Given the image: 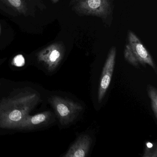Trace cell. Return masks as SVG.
<instances>
[{
	"mask_svg": "<svg viewBox=\"0 0 157 157\" xmlns=\"http://www.w3.org/2000/svg\"><path fill=\"white\" fill-rule=\"evenodd\" d=\"M40 99L38 93L26 90L1 100L0 128L17 129L21 121L36 107Z\"/></svg>",
	"mask_w": 157,
	"mask_h": 157,
	"instance_id": "6da1fadb",
	"label": "cell"
},
{
	"mask_svg": "<svg viewBox=\"0 0 157 157\" xmlns=\"http://www.w3.org/2000/svg\"><path fill=\"white\" fill-rule=\"evenodd\" d=\"M1 25H0V34H1Z\"/></svg>",
	"mask_w": 157,
	"mask_h": 157,
	"instance_id": "9a60e30c",
	"label": "cell"
},
{
	"mask_svg": "<svg viewBox=\"0 0 157 157\" xmlns=\"http://www.w3.org/2000/svg\"><path fill=\"white\" fill-rule=\"evenodd\" d=\"M65 53L63 44L54 43L40 51L37 54V59L48 71H53L61 63Z\"/></svg>",
	"mask_w": 157,
	"mask_h": 157,
	"instance_id": "277c9868",
	"label": "cell"
},
{
	"mask_svg": "<svg viewBox=\"0 0 157 157\" xmlns=\"http://www.w3.org/2000/svg\"><path fill=\"white\" fill-rule=\"evenodd\" d=\"M8 3L12 6L17 9L23 7L24 0H7Z\"/></svg>",
	"mask_w": 157,
	"mask_h": 157,
	"instance_id": "7c38bea8",
	"label": "cell"
},
{
	"mask_svg": "<svg viewBox=\"0 0 157 157\" xmlns=\"http://www.w3.org/2000/svg\"><path fill=\"white\" fill-rule=\"evenodd\" d=\"M112 0H71L72 11L80 16L99 17L106 21L113 13Z\"/></svg>",
	"mask_w": 157,
	"mask_h": 157,
	"instance_id": "7a4b0ae2",
	"label": "cell"
},
{
	"mask_svg": "<svg viewBox=\"0 0 157 157\" xmlns=\"http://www.w3.org/2000/svg\"><path fill=\"white\" fill-rule=\"evenodd\" d=\"M124 54L125 59L128 63L135 67L138 68L140 67V64L134 56L128 44H127L125 47Z\"/></svg>",
	"mask_w": 157,
	"mask_h": 157,
	"instance_id": "30bf717a",
	"label": "cell"
},
{
	"mask_svg": "<svg viewBox=\"0 0 157 157\" xmlns=\"http://www.w3.org/2000/svg\"><path fill=\"white\" fill-rule=\"evenodd\" d=\"M92 143V140L89 135L79 136L63 157H86L89 153Z\"/></svg>",
	"mask_w": 157,
	"mask_h": 157,
	"instance_id": "ba28073f",
	"label": "cell"
},
{
	"mask_svg": "<svg viewBox=\"0 0 157 157\" xmlns=\"http://www.w3.org/2000/svg\"><path fill=\"white\" fill-rule=\"evenodd\" d=\"M116 56V48L115 47H113L109 51L102 72L98 92V100L99 103L102 101L110 85L114 69Z\"/></svg>",
	"mask_w": 157,
	"mask_h": 157,
	"instance_id": "5b68a950",
	"label": "cell"
},
{
	"mask_svg": "<svg viewBox=\"0 0 157 157\" xmlns=\"http://www.w3.org/2000/svg\"><path fill=\"white\" fill-rule=\"evenodd\" d=\"M52 1L54 2H57L59 1V0H52Z\"/></svg>",
	"mask_w": 157,
	"mask_h": 157,
	"instance_id": "5bb4252c",
	"label": "cell"
},
{
	"mask_svg": "<svg viewBox=\"0 0 157 157\" xmlns=\"http://www.w3.org/2000/svg\"><path fill=\"white\" fill-rule=\"evenodd\" d=\"M128 39L131 50L140 64L143 66L148 65L156 72V67L153 59L136 35L131 31H129Z\"/></svg>",
	"mask_w": 157,
	"mask_h": 157,
	"instance_id": "8992f818",
	"label": "cell"
},
{
	"mask_svg": "<svg viewBox=\"0 0 157 157\" xmlns=\"http://www.w3.org/2000/svg\"><path fill=\"white\" fill-rule=\"evenodd\" d=\"M148 95L151 100V108L155 118H157V90L156 88L148 85L147 87Z\"/></svg>",
	"mask_w": 157,
	"mask_h": 157,
	"instance_id": "9c48e42d",
	"label": "cell"
},
{
	"mask_svg": "<svg viewBox=\"0 0 157 157\" xmlns=\"http://www.w3.org/2000/svg\"><path fill=\"white\" fill-rule=\"evenodd\" d=\"M157 150L156 145L154 146L153 143L149 141L146 142L143 157H157Z\"/></svg>",
	"mask_w": 157,
	"mask_h": 157,
	"instance_id": "8fae6325",
	"label": "cell"
},
{
	"mask_svg": "<svg viewBox=\"0 0 157 157\" xmlns=\"http://www.w3.org/2000/svg\"><path fill=\"white\" fill-rule=\"evenodd\" d=\"M25 62V60L24 58L22 55H18L13 59V64L18 67L23 66Z\"/></svg>",
	"mask_w": 157,
	"mask_h": 157,
	"instance_id": "4fadbf2b",
	"label": "cell"
},
{
	"mask_svg": "<svg viewBox=\"0 0 157 157\" xmlns=\"http://www.w3.org/2000/svg\"><path fill=\"white\" fill-rule=\"evenodd\" d=\"M52 118L51 112L45 111L34 115L26 116L18 125L17 129L30 130L48 124Z\"/></svg>",
	"mask_w": 157,
	"mask_h": 157,
	"instance_id": "52a82bcc",
	"label": "cell"
},
{
	"mask_svg": "<svg viewBox=\"0 0 157 157\" xmlns=\"http://www.w3.org/2000/svg\"><path fill=\"white\" fill-rule=\"evenodd\" d=\"M49 102L62 125H67L74 122L83 110L78 103L56 95L52 96Z\"/></svg>",
	"mask_w": 157,
	"mask_h": 157,
	"instance_id": "3957f363",
	"label": "cell"
}]
</instances>
